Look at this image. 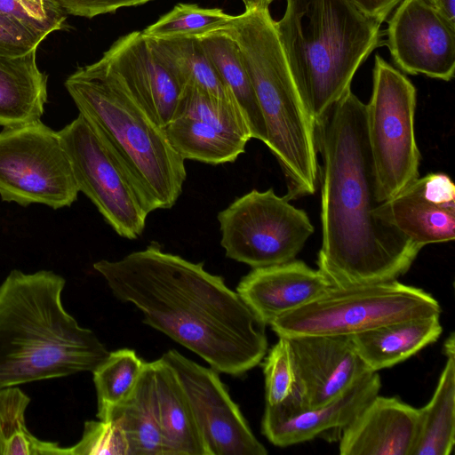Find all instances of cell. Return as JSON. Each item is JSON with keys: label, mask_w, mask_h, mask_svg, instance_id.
Returning a JSON list of instances; mask_svg holds the SVG:
<instances>
[{"label": "cell", "mask_w": 455, "mask_h": 455, "mask_svg": "<svg viewBox=\"0 0 455 455\" xmlns=\"http://www.w3.org/2000/svg\"><path fill=\"white\" fill-rule=\"evenodd\" d=\"M0 12L13 17L34 28L51 34L65 27L67 16L40 20L21 0H0Z\"/></svg>", "instance_id": "35"}, {"label": "cell", "mask_w": 455, "mask_h": 455, "mask_svg": "<svg viewBox=\"0 0 455 455\" xmlns=\"http://www.w3.org/2000/svg\"><path fill=\"white\" fill-rule=\"evenodd\" d=\"M273 188L252 189L218 213L227 258L252 268L295 259L314 233L307 214Z\"/></svg>", "instance_id": "9"}, {"label": "cell", "mask_w": 455, "mask_h": 455, "mask_svg": "<svg viewBox=\"0 0 455 455\" xmlns=\"http://www.w3.org/2000/svg\"><path fill=\"white\" fill-rule=\"evenodd\" d=\"M92 65L114 79L163 128L187 88L156 54L142 31L119 37Z\"/></svg>", "instance_id": "15"}, {"label": "cell", "mask_w": 455, "mask_h": 455, "mask_svg": "<svg viewBox=\"0 0 455 455\" xmlns=\"http://www.w3.org/2000/svg\"><path fill=\"white\" fill-rule=\"evenodd\" d=\"M288 339L303 382L307 408L330 403L371 372L350 336L308 335Z\"/></svg>", "instance_id": "17"}, {"label": "cell", "mask_w": 455, "mask_h": 455, "mask_svg": "<svg viewBox=\"0 0 455 455\" xmlns=\"http://www.w3.org/2000/svg\"><path fill=\"white\" fill-rule=\"evenodd\" d=\"M233 15L219 8H204L194 4H178L142 32L150 38L199 37L225 28Z\"/></svg>", "instance_id": "31"}, {"label": "cell", "mask_w": 455, "mask_h": 455, "mask_svg": "<svg viewBox=\"0 0 455 455\" xmlns=\"http://www.w3.org/2000/svg\"><path fill=\"white\" fill-rule=\"evenodd\" d=\"M441 312L440 304L430 293L391 280L331 286L269 325L278 337L353 336L395 322L440 315Z\"/></svg>", "instance_id": "7"}, {"label": "cell", "mask_w": 455, "mask_h": 455, "mask_svg": "<svg viewBox=\"0 0 455 455\" xmlns=\"http://www.w3.org/2000/svg\"><path fill=\"white\" fill-rule=\"evenodd\" d=\"M426 3H427L428 4L432 5L433 7H436L437 6V4L440 0H424Z\"/></svg>", "instance_id": "40"}, {"label": "cell", "mask_w": 455, "mask_h": 455, "mask_svg": "<svg viewBox=\"0 0 455 455\" xmlns=\"http://www.w3.org/2000/svg\"><path fill=\"white\" fill-rule=\"evenodd\" d=\"M435 9L453 27H455V0H440Z\"/></svg>", "instance_id": "38"}, {"label": "cell", "mask_w": 455, "mask_h": 455, "mask_svg": "<svg viewBox=\"0 0 455 455\" xmlns=\"http://www.w3.org/2000/svg\"><path fill=\"white\" fill-rule=\"evenodd\" d=\"M58 135L79 192L120 236L130 240L140 236L150 212L131 177L94 128L79 114Z\"/></svg>", "instance_id": "11"}, {"label": "cell", "mask_w": 455, "mask_h": 455, "mask_svg": "<svg viewBox=\"0 0 455 455\" xmlns=\"http://www.w3.org/2000/svg\"><path fill=\"white\" fill-rule=\"evenodd\" d=\"M147 39L184 87L193 86L215 98L236 103L196 37Z\"/></svg>", "instance_id": "26"}, {"label": "cell", "mask_w": 455, "mask_h": 455, "mask_svg": "<svg viewBox=\"0 0 455 455\" xmlns=\"http://www.w3.org/2000/svg\"><path fill=\"white\" fill-rule=\"evenodd\" d=\"M93 268L114 296L134 305L143 323L204 359L214 371L239 377L267 353L266 324L223 278L164 251L156 243Z\"/></svg>", "instance_id": "1"}, {"label": "cell", "mask_w": 455, "mask_h": 455, "mask_svg": "<svg viewBox=\"0 0 455 455\" xmlns=\"http://www.w3.org/2000/svg\"><path fill=\"white\" fill-rule=\"evenodd\" d=\"M66 14L93 18L112 13L123 7L136 6L152 0H51Z\"/></svg>", "instance_id": "34"}, {"label": "cell", "mask_w": 455, "mask_h": 455, "mask_svg": "<svg viewBox=\"0 0 455 455\" xmlns=\"http://www.w3.org/2000/svg\"><path fill=\"white\" fill-rule=\"evenodd\" d=\"M332 285L318 270L301 260L252 268L239 282L236 292L254 314L269 325L299 308Z\"/></svg>", "instance_id": "19"}, {"label": "cell", "mask_w": 455, "mask_h": 455, "mask_svg": "<svg viewBox=\"0 0 455 455\" xmlns=\"http://www.w3.org/2000/svg\"><path fill=\"white\" fill-rule=\"evenodd\" d=\"M166 136L184 160L208 164L235 162L251 135L238 105L188 86Z\"/></svg>", "instance_id": "12"}, {"label": "cell", "mask_w": 455, "mask_h": 455, "mask_svg": "<svg viewBox=\"0 0 455 455\" xmlns=\"http://www.w3.org/2000/svg\"><path fill=\"white\" fill-rule=\"evenodd\" d=\"M65 87L79 114L131 177L148 212L172 208L182 193L187 172L164 128L92 64L78 68Z\"/></svg>", "instance_id": "6"}, {"label": "cell", "mask_w": 455, "mask_h": 455, "mask_svg": "<svg viewBox=\"0 0 455 455\" xmlns=\"http://www.w3.org/2000/svg\"><path fill=\"white\" fill-rule=\"evenodd\" d=\"M380 23L350 0H286L275 27L302 103L316 125L383 45Z\"/></svg>", "instance_id": "4"}, {"label": "cell", "mask_w": 455, "mask_h": 455, "mask_svg": "<svg viewBox=\"0 0 455 455\" xmlns=\"http://www.w3.org/2000/svg\"><path fill=\"white\" fill-rule=\"evenodd\" d=\"M363 13L382 24L403 0H350Z\"/></svg>", "instance_id": "36"}, {"label": "cell", "mask_w": 455, "mask_h": 455, "mask_svg": "<svg viewBox=\"0 0 455 455\" xmlns=\"http://www.w3.org/2000/svg\"><path fill=\"white\" fill-rule=\"evenodd\" d=\"M148 363L151 403L166 455H208L189 400L176 372L162 357Z\"/></svg>", "instance_id": "21"}, {"label": "cell", "mask_w": 455, "mask_h": 455, "mask_svg": "<svg viewBox=\"0 0 455 455\" xmlns=\"http://www.w3.org/2000/svg\"><path fill=\"white\" fill-rule=\"evenodd\" d=\"M245 9H268L269 4L275 0H242Z\"/></svg>", "instance_id": "39"}, {"label": "cell", "mask_w": 455, "mask_h": 455, "mask_svg": "<svg viewBox=\"0 0 455 455\" xmlns=\"http://www.w3.org/2000/svg\"><path fill=\"white\" fill-rule=\"evenodd\" d=\"M447 357L435 390L420 411L419 433L412 455H449L455 443V339L445 340Z\"/></svg>", "instance_id": "24"}, {"label": "cell", "mask_w": 455, "mask_h": 455, "mask_svg": "<svg viewBox=\"0 0 455 455\" xmlns=\"http://www.w3.org/2000/svg\"><path fill=\"white\" fill-rule=\"evenodd\" d=\"M47 79L37 67L36 50L17 57L0 55V126L13 128L41 121Z\"/></svg>", "instance_id": "23"}, {"label": "cell", "mask_w": 455, "mask_h": 455, "mask_svg": "<svg viewBox=\"0 0 455 455\" xmlns=\"http://www.w3.org/2000/svg\"><path fill=\"white\" fill-rule=\"evenodd\" d=\"M236 44L285 178L288 200L315 192V125L298 92L268 9H245L222 29Z\"/></svg>", "instance_id": "5"}, {"label": "cell", "mask_w": 455, "mask_h": 455, "mask_svg": "<svg viewBox=\"0 0 455 455\" xmlns=\"http://www.w3.org/2000/svg\"><path fill=\"white\" fill-rule=\"evenodd\" d=\"M122 428L128 455H166L161 430L151 403V370L145 363L132 394L115 406L107 419Z\"/></svg>", "instance_id": "27"}, {"label": "cell", "mask_w": 455, "mask_h": 455, "mask_svg": "<svg viewBox=\"0 0 455 455\" xmlns=\"http://www.w3.org/2000/svg\"><path fill=\"white\" fill-rule=\"evenodd\" d=\"M443 332L440 315L395 322L350 336L368 370L392 367L435 343Z\"/></svg>", "instance_id": "22"}, {"label": "cell", "mask_w": 455, "mask_h": 455, "mask_svg": "<svg viewBox=\"0 0 455 455\" xmlns=\"http://www.w3.org/2000/svg\"><path fill=\"white\" fill-rule=\"evenodd\" d=\"M29 403L19 386L0 388V455H69L68 447L29 431L25 419Z\"/></svg>", "instance_id": "29"}, {"label": "cell", "mask_w": 455, "mask_h": 455, "mask_svg": "<svg viewBox=\"0 0 455 455\" xmlns=\"http://www.w3.org/2000/svg\"><path fill=\"white\" fill-rule=\"evenodd\" d=\"M50 35L0 12V55L17 57L36 50Z\"/></svg>", "instance_id": "33"}, {"label": "cell", "mask_w": 455, "mask_h": 455, "mask_svg": "<svg viewBox=\"0 0 455 455\" xmlns=\"http://www.w3.org/2000/svg\"><path fill=\"white\" fill-rule=\"evenodd\" d=\"M196 38L241 109L251 139L266 144L264 119L236 44L222 29Z\"/></svg>", "instance_id": "25"}, {"label": "cell", "mask_w": 455, "mask_h": 455, "mask_svg": "<svg viewBox=\"0 0 455 455\" xmlns=\"http://www.w3.org/2000/svg\"><path fill=\"white\" fill-rule=\"evenodd\" d=\"M79 190L58 132L41 121L0 132V196L21 206H70Z\"/></svg>", "instance_id": "10"}, {"label": "cell", "mask_w": 455, "mask_h": 455, "mask_svg": "<svg viewBox=\"0 0 455 455\" xmlns=\"http://www.w3.org/2000/svg\"><path fill=\"white\" fill-rule=\"evenodd\" d=\"M133 349L109 352L92 371L97 395V418L107 420L111 410L125 401L134 391L144 365Z\"/></svg>", "instance_id": "30"}, {"label": "cell", "mask_w": 455, "mask_h": 455, "mask_svg": "<svg viewBox=\"0 0 455 455\" xmlns=\"http://www.w3.org/2000/svg\"><path fill=\"white\" fill-rule=\"evenodd\" d=\"M52 270L12 269L0 284V388L92 371L109 351L62 303Z\"/></svg>", "instance_id": "3"}, {"label": "cell", "mask_w": 455, "mask_h": 455, "mask_svg": "<svg viewBox=\"0 0 455 455\" xmlns=\"http://www.w3.org/2000/svg\"><path fill=\"white\" fill-rule=\"evenodd\" d=\"M384 44L404 73L450 81L455 73V27L424 0H403L388 20Z\"/></svg>", "instance_id": "14"}, {"label": "cell", "mask_w": 455, "mask_h": 455, "mask_svg": "<svg viewBox=\"0 0 455 455\" xmlns=\"http://www.w3.org/2000/svg\"><path fill=\"white\" fill-rule=\"evenodd\" d=\"M161 357L174 370L186 392L208 455L267 454L229 395L219 372L174 349Z\"/></svg>", "instance_id": "13"}, {"label": "cell", "mask_w": 455, "mask_h": 455, "mask_svg": "<svg viewBox=\"0 0 455 455\" xmlns=\"http://www.w3.org/2000/svg\"><path fill=\"white\" fill-rule=\"evenodd\" d=\"M34 16L40 20L67 16L56 4L51 0H21Z\"/></svg>", "instance_id": "37"}, {"label": "cell", "mask_w": 455, "mask_h": 455, "mask_svg": "<svg viewBox=\"0 0 455 455\" xmlns=\"http://www.w3.org/2000/svg\"><path fill=\"white\" fill-rule=\"evenodd\" d=\"M69 455H128L120 426L112 420H87L81 439L68 447Z\"/></svg>", "instance_id": "32"}, {"label": "cell", "mask_w": 455, "mask_h": 455, "mask_svg": "<svg viewBox=\"0 0 455 455\" xmlns=\"http://www.w3.org/2000/svg\"><path fill=\"white\" fill-rule=\"evenodd\" d=\"M381 387L378 372H369L328 403L285 416L263 415L261 431L275 446L307 442L331 429H343L377 395Z\"/></svg>", "instance_id": "20"}, {"label": "cell", "mask_w": 455, "mask_h": 455, "mask_svg": "<svg viewBox=\"0 0 455 455\" xmlns=\"http://www.w3.org/2000/svg\"><path fill=\"white\" fill-rule=\"evenodd\" d=\"M263 363L267 416H285L307 408L305 389L288 338L278 337Z\"/></svg>", "instance_id": "28"}, {"label": "cell", "mask_w": 455, "mask_h": 455, "mask_svg": "<svg viewBox=\"0 0 455 455\" xmlns=\"http://www.w3.org/2000/svg\"><path fill=\"white\" fill-rule=\"evenodd\" d=\"M315 140L322 157L317 269L332 286L397 280L422 248L380 215L366 104L351 89L315 125Z\"/></svg>", "instance_id": "2"}, {"label": "cell", "mask_w": 455, "mask_h": 455, "mask_svg": "<svg viewBox=\"0 0 455 455\" xmlns=\"http://www.w3.org/2000/svg\"><path fill=\"white\" fill-rule=\"evenodd\" d=\"M382 218L421 248L455 238V186L443 172L417 178L382 202Z\"/></svg>", "instance_id": "16"}, {"label": "cell", "mask_w": 455, "mask_h": 455, "mask_svg": "<svg viewBox=\"0 0 455 455\" xmlns=\"http://www.w3.org/2000/svg\"><path fill=\"white\" fill-rule=\"evenodd\" d=\"M420 411L399 398L377 395L342 429L340 455H412Z\"/></svg>", "instance_id": "18"}, {"label": "cell", "mask_w": 455, "mask_h": 455, "mask_svg": "<svg viewBox=\"0 0 455 455\" xmlns=\"http://www.w3.org/2000/svg\"><path fill=\"white\" fill-rule=\"evenodd\" d=\"M372 71L367 132L379 199L385 202L419 177L420 154L414 131L417 90L379 54Z\"/></svg>", "instance_id": "8"}]
</instances>
